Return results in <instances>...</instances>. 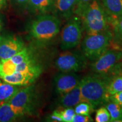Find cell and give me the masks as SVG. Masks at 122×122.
Wrapping results in <instances>:
<instances>
[{"label": "cell", "mask_w": 122, "mask_h": 122, "mask_svg": "<svg viewBox=\"0 0 122 122\" xmlns=\"http://www.w3.org/2000/svg\"><path fill=\"white\" fill-rule=\"evenodd\" d=\"M114 76L111 74L95 73L81 79L80 88L82 101L93 108L98 107L109 101L107 88Z\"/></svg>", "instance_id": "obj_1"}, {"label": "cell", "mask_w": 122, "mask_h": 122, "mask_svg": "<svg viewBox=\"0 0 122 122\" xmlns=\"http://www.w3.org/2000/svg\"><path fill=\"white\" fill-rule=\"evenodd\" d=\"M79 16L87 35H93L108 30V18L98 0H93L85 7Z\"/></svg>", "instance_id": "obj_2"}, {"label": "cell", "mask_w": 122, "mask_h": 122, "mask_svg": "<svg viewBox=\"0 0 122 122\" xmlns=\"http://www.w3.org/2000/svg\"><path fill=\"white\" fill-rule=\"evenodd\" d=\"M8 102L18 117L32 115L36 112L39 103L36 87L30 85L20 89Z\"/></svg>", "instance_id": "obj_3"}, {"label": "cell", "mask_w": 122, "mask_h": 122, "mask_svg": "<svg viewBox=\"0 0 122 122\" xmlns=\"http://www.w3.org/2000/svg\"><path fill=\"white\" fill-rule=\"evenodd\" d=\"M112 39L113 33L108 30L87 35L82 42V53L88 60L93 62L107 50Z\"/></svg>", "instance_id": "obj_4"}, {"label": "cell", "mask_w": 122, "mask_h": 122, "mask_svg": "<svg viewBox=\"0 0 122 122\" xmlns=\"http://www.w3.org/2000/svg\"><path fill=\"white\" fill-rule=\"evenodd\" d=\"M61 22L56 16L41 15L34 20L30 29V34L33 39L40 41H49L60 31Z\"/></svg>", "instance_id": "obj_5"}, {"label": "cell", "mask_w": 122, "mask_h": 122, "mask_svg": "<svg viewBox=\"0 0 122 122\" xmlns=\"http://www.w3.org/2000/svg\"><path fill=\"white\" fill-rule=\"evenodd\" d=\"M87 61L82 52L66 51L59 55L55 62V66L62 72H76L86 68Z\"/></svg>", "instance_id": "obj_6"}, {"label": "cell", "mask_w": 122, "mask_h": 122, "mask_svg": "<svg viewBox=\"0 0 122 122\" xmlns=\"http://www.w3.org/2000/svg\"><path fill=\"white\" fill-rule=\"evenodd\" d=\"M83 28L81 21L79 18L75 17L70 19L61 31V49L67 50L77 46L81 40Z\"/></svg>", "instance_id": "obj_7"}, {"label": "cell", "mask_w": 122, "mask_h": 122, "mask_svg": "<svg viewBox=\"0 0 122 122\" xmlns=\"http://www.w3.org/2000/svg\"><path fill=\"white\" fill-rule=\"evenodd\" d=\"M122 59V50L107 49L91 63V70L98 74H110Z\"/></svg>", "instance_id": "obj_8"}, {"label": "cell", "mask_w": 122, "mask_h": 122, "mask_svg": "<svg viewBox=\"0 0 122 122\" xmlns=\"http://www.w3.org/2000/svg\"><path fill=\"white\" fill-rule=\"evenodd\" d=\"M80 77L75 72H65L57 75L54 78L55 89L57 93L63 95L78 85Z\"/></svg>", "instance_id": "obj_9"}, {"label": "cell", "mask_w": 122, "mask_h": 122, "mask_svg": "<svg viewBox=\"0 0 122 122\" xmlns=\"http://www.w3.org/2000/svg\"><path fill=\"white\" fill-rule=\"evenodd\" d=\"M24 48L21 39L15 36H7L0 40V58L1 61L10 59Z\"/></svg>", "instance_id": "obj_10"}, {"label": "cell", "mask_w": 122, "mask_h": 122, "mask_svg": "<svg viewBox=\"0 0 122 122\" xmlns=\"http://www.w3.org/2000/svg\"><path fill=\"white\" fill-rule=\"evenodd\" d=\"M36 79L37 77L32 74L16 71L13 74L5 76L1 79L12 85L27 86L33 83Z\"/></svg>", "instance_id": "obj_11"}, {"label": "cell", "mask_w": 122, "mask_h": 122, "mask_svg": "<svg viewBox=\"0 0 122 122\" xmlns=\"http://www.w3.org/2000/svg\"><path fill=\"white\" fill-rule=\"evenodd\" d=\"M82 102L79 83L78 85L69 92L61 96V98L59 101V105L62 108L72 107Z\"/></svg>", "instance_id": "obj_12"}, {"label": "cell", "mask_w": 122, "mask_h": 122, "mask_svg": "<svg viewBox=\"0 0 122 122\" xmlns=\"http://www.w3.org/2000/svg\"><path fill=\"white\" fill-rule=\"evenodd\" d=\"M77 0H56L54 3L56 12L64 18H69L74 13Z\"/></svg>", "instance_id": "obj_13"}, {"label": "cell", "mask_w": 122, "mask_h": 122, "mask_svg": "<svg viewBox=\"0 0 122 122\" xmlns=\"http://www.w3.org/2000/svg\"><path fill=\"white\" fill-rule=\"evenodd\" d=\"M20 89V86L6 83L0 79V104L8 102Z\"/></svg>", "instance_id": "obj_14"}, {"label": "cell", "mask_w": 122, "mask_h": 122, "mask_svg": "<svg viewBox=\"0 0 122 122\" xmlns=\"http://www.w3.org/2000/svg\"><path fill=\"white\" fill-rule=\"evenodd\" d=\"M16 71L28 73L33 75L37 78L42 72V69L41 66L31 57L30 59L16 66Z\"/></svg>", "instance_id": "obj_15"}, {"label": "cell", "mask_w": 122, "mask_h": 122, "mask_svg": "<svg viewBox=\"0 0 122 122\" xmlns=\"http://www.w3.org/2000/svg\"><path fill=\"white\" fill-rule=\"evenodd\" d=\"M103 5L112 19L115 20L122 15V0H103Z\"/></svg>", "instance_id": "obj_16"}, {"label": "cell", "mask_w": 122, "mask_h": 122, "mask_svg": "<svg viewBox=\"0 0 122 122\" xmlns=\"http://www.w3.org/2000/svg\"><path fill=\"white\" fill-rule=\"evenodd\" d=\"M54 3V0H30L28 6L34 11L44 13L50 11Z\"/></svg>", "instance_id": "obj_17"}, {"label": "cell", "mask_w": 122, "mask_h": 122, "mask_svg": "<svg viewBox=\"0 0 122 122\" xmlns=\"http://www.w3.org/2000/svg\"><path fill=\"white\" fill-rule=\"evenodd\" d=\"M18 118L9 102L0 104V122H14Z\"/></svg>", "instance_id": "obj_18"}, {"label": "cell", "mask_w": 122, "mask_h": 122, "mask_svg": "<svg viewBox=\"0 0 122 122\" xmlns=\"http://www.w3.org/2000/svg\"><path fill=\"white\" fill-rule=\"evenodd\" d=\"M105 107L110 115L111 122H122V106L112 101L108 102Z\"/></svg>", "instance_id": "obj_19"}, {"label": "cell", "mask_w": 122, "mask_h": 122, "mask_svg": "<svg viewBox=\"0 0 122 122\" xmlns=\"http://www.w3.org/2000/svg\"><path fill=\"white\" fill-rule=\"evenodd\" d=\"M16 66L10 59L1 61L0 62V79L14 73L16 71Z\"/></svg>", "instance_id": "obj_20"}, {"label": "cell", "mask_w": 122, "mask_h": 122, "mask_svg": "<svg viewBox=\"0 0 122 122\" xmlns=\"http://www.w3.org/2000/svg\"><path fill=\"white\" fill-rule=\"evenodd\" d=\"M122 91V75L114 77L111 80L107 88V94L109 96Z\"/></svg>", "instance_id": "obj_21"}, {"label": "cell", "mask_w": 122, "mask_h": 122, "mask_svg": "<svg viewBox=\"0 0 122 122\" xmlns=\"http://www.w3.org/2000/svg\"><path fill=\"white\" fill-rule=\"evenodd\" d=\"M32 57L31 53L27 48H24L18 53L12 57L10 59L16 65L22 63L24 61L28 60Z\"/></svg>", "instance_id": "obj_22"}, {"label": "cell", "mask_w": 122, "mask_h": 122, "mask_svg": "<svg viewBox=\"0 0 122 122\" xmlns=\"http://www.w3.org/2000/svg\"><path fill=\"white\" fill-rule=\"evenodd\" d=\"M113 39L118 43H122V15L114 20Z\"/></svg>", "instance_id": "obj_23"}, {"label": "cell", "mask_w": 122, "mask_h": 122, "mask_svg": "<svg viewBox=\"0 0 122 122\" xmlns=\"http://www.w3.org/2000/svg\"><path fill=\"white\" fill-rule=\"evenodd\" d=\"M110 120V115L106 107H101L96 112V122H109Z\"/></svg>", "instance_id": "obj_24"}, {"label": "cell", "mask_w": 122, "mask_h": 122, "mask_svg": "<svg viewBox=\"0 0 122 122\" xmlns=\"http://www.w3.org/2000/svg\"><path fill=\"white\" fill-rule=\"evenodd\" d=\"M93 110V108L91 106V105L87 102H82L79 103L75 107V114H81V115H89L90 112Z\"/></svg>", "instance_id": "obj_25"}, {"label": "cell", "mask_w": 122, "mask_h": 122, "mask_svg": "<svg viewBox=\"0 0 122 122\" xmlns=\"http://www.w3.org/2000/svg\"><path fill=\"white\" fill-rule=\"evenodd\" d=\"M61 118L63 122H72L75 112L72 107L65 108L64 109H58Z\"/></svg>", "instance_id": "obj_26"}, {"label": "cell", "mask_w": 122, "mask_h": 122, "mask_svg": "<svg viewBox=\"0 0 122 122\" xmlns=\"http://www.w3.org/2000/svg\"><path fill=\"white\" fill-rule=\"evenodd\" d=\"M93 1V0H77L74 13L79 16L85 7Z\"/></svg>", "instance_id": "obj_27"}, {"label": "cell", "mask_w": 122, "mask_h": 122, "mask_svg": "<svg viewBox=\"0 0 122 122\" xmlns=\"http://www.w3.org/2000/svg\"><path fill=\"white\" fill-rule=\"evenodd\" d=\"M93 122L92 118L89 115H81V114H75L72 119V122Z\"/></svg>", "instance_id": "obj_28"}, {"label": "cell", "mask_w": 122, "mask_h": 122, "mask_svg": "<svg viewBox=\"0 0 122 122\" xmlns=\"http://www.w3.org/2000/svg\"><path fill=\"white\" fill-rule=\"evenodd\" d=\"M109 101H112L122 106V91L109 96Z\"/></svg>", "instance_id": "obj_29"}, {"label": "cell", "mask_w": 122, "mask_h": 122, "mask_svg": "<svg viewBox=\"0 0 122 122\" xmlns=\"http://www.w3.org/2000/svg\"><path fill=\"white\" fill-rule=\"evenodd\" d=\"M48 120L50 122H63L58 109L54 111V112L49 116Z\"/></svg>", "instance_id": "obj_30"}, {"label": "cell", "mask_w": 122, "mask_h": 122, "mask_svg": "<svg viewBox=\"0 0 122 122\" xmlns=\"http://www.w3.org/2000/svg\"><path fill=\"white\" fill-rule=\"evenodd\" d=\"M30 0H13V2L18 7L23 9L28 6Z\"/></svg>", "instance_id": "obj_31"}, {"label": "cell", "mask_w": 122, "mask_h": 122, "mask_svg": "<svg viewBox=\"0 0 122 122\" xmlns=\"http://www.w3.org/2000/svg\"><path fill=\"white\" fill-rule=\"evenodd\" d=\"M7 0H0V9L5 6L7 4Z\"/></svg>", "instance_id": "obj_32"}, {"label": "cell", "mask_w": 122, "mask_h": 122, "mask_svg": "<svg viewBox=\"0 0 122 122\" xmlns=\"http://www.w3.org/2000/svg\"><path fill=\"white\" fill-rule=\"evenodd\" d=\"M1 25H2V24H1V19H0V29H1Z\"/></svg>", "instance_id": "obj_33"}, {"label": "cell", "mask_w": 122, "mask_h": 122, "mask_svg": "<svg viewBox=\"0 0 122 122\" xmlns=\"http://www.w3.org/2000/svg\"><path fill=\"white\" fill-rule=\"evenodd\" d=\"M1 58H0V62H1Z\"/></svg>", "instance_id": "obj_34"}, {"label": "cell", "mask_w": 122, "mask_h": 122, "mask_svg": "<svg viewBox=\"0 0 122 122\" xmlns=\"http://www.w3.org/2000/svg\"><path fill=\"white\" fill-rule=\"evenodd\" d=\"M56 1V0H54V2H55V1Z\"/></svg>", "instance_id": "obj_35"}, {"label": "cell", "mask_w": 122, "mask_h": 122, "mask_svg": "<svg viewBox=\"0 0 122 122\" xmlns=\"http://www.w3.org/2000/svg\"><path fill=\"white\" fill-rule=\"evenodd\" d=\"M1 37H0V40H1Z\"/></svg>", "instance_id": "obj_36"}]
</instances>
